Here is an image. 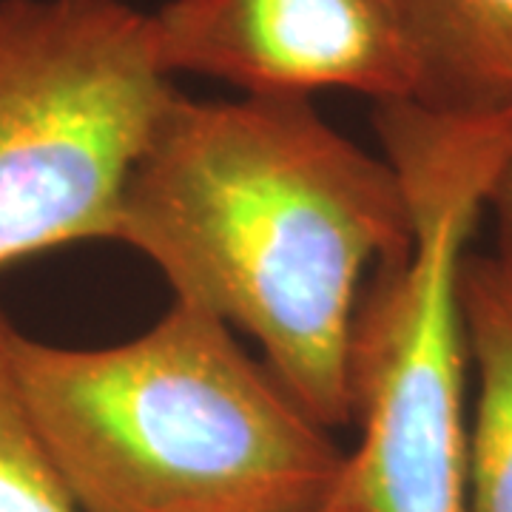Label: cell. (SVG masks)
I'll list each match as a JSON object with an SVG mask.
<instances>
[{"instance_id":"obj_7","label":"cell","mask_w":512,"mask_h":512,"mask_svg":"<svg viewBox=\"0 0 512 512\" xmlns=\"http://www.w3.org/2000/svg\"><path fill=\"white\" fill-rule=\"evenodd\" d=\"M421 57V106L512 109V0H407Z\"/></svg>"},{"instance_id":"obj_3","label":"cell","mask_w":512,"mask_h":512,"mask_svg":"<svg viewBox=\"0 0 512 512\" xmlns=\"http://www.w3.org/2000/svg\"><path fill=\"white\" fill-rule=\"evenodd\" d=\"M382 157L407 197L413 234L367 282L350 387L359 444L342 484L370 512H467V339L461 265L512 160L510 111L379 103Z\"/></svg>"},{"instance_id":"obj_6","label":"cell","mask_w":512,"mask_h":512,"mask_svg":"<svg viewBox=\"0 0 512 512\" xmlns=\"http://www.w3.org/2000/svg\"><path fill=\"white\" fill-rule=\"evenodd\" d=\"M467 359L476 404L467 416V512H512V265L467 254L461 265Z\"/></svg>"},{"instance_id":"obj_10","label":"cell","mask_w":512,"mask_h":512,"mask_svg":"<svg viewBox=\"0 0 512 512\" xmlns=\"http://www.w3.org/2000/svg\"><path fill=\"white\" fill-rule=\"evenodd\" d=\"M302 512H370V510H367L365 504H362V501H359V498L350 493L348 487L339 481V484H336V490H333L325 501H319L316 507H311V510H302Z\"/></svg>"},{"instance_id":"obj_5","label":"cell","mask_w":512,"mask_h":512,"mask_svg":"<svg viewBox=\"0 0 512 512\" xmlns=\"http://www.w3.org/2000/svg\"><path fill=\"white\" fill-rule=\"evenodd\" d=\"M151 29L171 77L200 74L256 97H421L407 0H165Z\"/></svg>"},{"instance_id":"obj_1","label":"cell","mask_w":512,"mask_h":512,"mask_svg":"<svg viewBox=\"0 0 512 512\" xmlns=\"http://www.w3.org/2000/svg\"><path fill=\"white\" fill-rule=\"evenodd\" d=\"M384 157L302 97L177 92L131 165L117 237L174 299L220 316L328 430L353 424L350 356L367 282L407 251Z\"/></svg>"},{"instance_id":"obj_4","label":"cell","mask_w":512,"mask_h":512,"mask_svg":"<svg viewBox=\"0 0 512 512\" xmlns=\"http://www.w3.org/2000/svg\"><path fill=\"white\" fill-rule=\"evenodd\" d=\"M177 89L123 0H0V271L114 242L131 165Z\"/></svg>"},{"instance_id":"obj_2","label":"cell","mask_w":512,"mask_h":512,"mask_svg":"<svg viewBox=\"0 0 512 512\" xmlns=\"http://www.w3.org/2000/svg\"><path fill=\"white\" fill-rule=\"evenodd\" d=\"M26 410L80 512H302L348 453L220 316L174 299L140 336L63 348L15 330Z\"/></svg>"},{"instance_id":"obj_8","label":"cell","mask_w":512,"mask_h":512,"mask_svg":"<svg viewBox=\"0 0 512 512\" xmlns=\"http://www.w3.org/2000/svg\"><path fill=\"white\" fill-rule=\"evenodd\" d=\"M12 345L0 313V512H80L26 410Z\"/></svg>"},{"instance_id":"obj_9","label":"cell","mask_w":512,"mask_h":512,"mask_svg":"<svg viewBox=\"0 0 512 512\" xmlns=\"http://www.w3.org/2000/svg\"><path fill=\"white\" fill-rule=\"evenodd\" d=\"M487 208H493L495 222H498V239H501V251H498V256L512 265V160L510 165L501 171L493 194H490Z\"/></svg>"}]
</instances>
